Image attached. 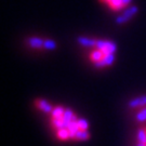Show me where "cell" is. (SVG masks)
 <instances>
[{
  "label": "cell",
  "instance_id": "obj_1",
  "mask_svg": "<svg viewBox=\"0 0 146 146\" xmlns=\"http://www.w3.org/2000/svg\"><path fill=\"white\" fill-rule=\"evenodd\" d=\"M96 49L102 50L105 54H110V53H115L117 50V46L115 42L110 41V40H102V39H96Z\"/></svg>",
  "mask_w": 146,
  "mask_h": 146
},
{
  "label": "cell",
  "instance_id": "obj_2",
  "mask_svg": "<svg viewBox=\"0 0 146 146\" xmlns=\"http://www.w3.org/2000/svg\"><path fill=\"white\" fill-rule=\"evenodd\" d=\"M137 12H139V8H137L136 5H131V7H129L122 14H120V15L116 19V24H118V25L125 24V22L130 21V19H132Z\"/></svg>",
  "mask_w": 146,
  "mask_h": 146
},
{
  "label": "cell",
  "instance_id": "obj_3",
  "mask_svg": "<svg viewBox=\"0 0 146 146\" xmlns=\"http://www.w3.org/2000/svg\"><path fill=\"white\" fill-rule=\"evenodd\" d=\"M34 104L37 110H39L44 114H51L54 110V106L44 99H36L34 101Z\"/></svg>",
  "mask_w": 146,
  "mask_h": 146
},
{
  "label": "cell",
  "instance_id": "obj_4",
  "mask_svg": "<svg viewBox=\"0 0 146 146\" xmlns=\"http://www.w3.org/2000/svg\"><path fill=\"white\" fill-rule=\"evenodd\" d=\"M128 107L131 110H140L142 107H145L146 106V95H140V96H136L131 99L128 102Z\"/></svg>",
  "mask_w": 146,
  "mask_h": 146
},
{
  "label": "cell",
  "instance_id": "obj_5",
  "mask_svg": "<svg viewBox=\"0 0 146 146\" xmlns=\"http://www.w3.org/2000/svg\"><path fill=\"white\" fill-rule=\"evenodd\" d=\"M115 53H110V54H107L106 56H104V58L101 61V62L94 64L96 68H104L107 67V66H110L113 63L115 62Z\"/></svg>",
  "mask_w": 146,
  "mask_h": 146
},
{
  "label": "cell",
  "instance_id": "obj_6",
  "mask_svg": "<svg viewBox=\"0 0 146 146\" xmlns=\"http://www.w3.org/2000/svg\"><path fill=\"white\" fill-rule=\"evenodd\" d=\"M27 44L34 49H43L44 39H42L40 37H29L27 39Z\"/></svg>",
  "mask_w": 146,
  "mask_h": 146
},
{
  "label": "cell",
  "instance_id": "obj_7",
  "mask_svg": "<svg viewBox=\"0 0 146 146\" xmlns=\"http://www.w3.org/2000/svg\"><path fill=\"white\" fill-rule=\"evenodd\" d=\"M102 2H106V5L110 7V9L114 11H120L125 7L123 0H101Z\"/></svg>",
  "mask_w": 146,
  "mask_h": 146
},
{
  "label": "cell",
  "instance_id": "obj_8",
  "mask_svg": "<svg viewBox=\"0 0 146 146\" xmlns=\"http://www.w3.org/2000/svg\"><path fill=\"white\" fill-rule=\"evenodd\" d=\"M107 54H105L102 50H100V49H94L92 52L90 53V55H89V58H90V61L92 63H94V64H96V63L101 62L103 58H104V56H106Z\"/></svg>",
  "mask_w": 146,
  "mask_h": 146
},
{
  "label": "cell",
  "instance_id": "obj_9",
  "mask_svg": "<svg viewBox=\"0 0 146 146\" xmlns=\"http://www.w3.org/2000/svg\"><path fill=\"white\" fill-rule=\"evenodd\" d=\"M77 41H78L80 46L87 48H95V44H96V39L87 38V37H78Z\"/></svg>",
  "mask_w": 146,
  "mask_h": 146
},
{
  "label": "cell",
  "instance_id": "obj_10",
  "mask_svg": "<svg viewBox=\"0 0 146 146\" xmlns=\"http://www.w3.org/2000/svg\"><path fill=\"white\" fill-rule=\"evenodd\" d=\"M90 137H91V134H90V132L89 130H79L77 132V134L75 136V142H87L88 140H90Z\"/></svg>",
  "mask_w": 146,
  "mask_h": 146
},
{
  "label": "cell",
  "instance_id": "obj_11",
  "mask_svg": "<svg viewBox=\"0 0 146 146\" xmlns=\"http://www.w3.org/2000/svg\"><path fill=\"white\" fill-rule=\"evenodd\" d=\"M135 121L137 123H144L146 122V106L139 110L135 115Z\"/></svg>",
  "mask_w": 146,
  "mask_h": 146
},
{
  "label": "cell",
  "instance_id": "obj_12",
  "mask_svg": "<svg viewBox=\"0 0 146 146\" xmlns=\"http://www.w3.org/2000/svg\"><path fill=\"white\" fill-rule=\"evenodd\" d=\"M58 48V43L52 40V39H44V44H43V49L48 50V51H52Z\"/></svg>",
  "mask_w": 146,
  "mask_h": 146
},
{
  "label": "cell",
  "instance_id": "obj_13",
  "mask_svg": "<svg viewBox=\"0 0 146 146\" xmlns=\"http://www.w3.org/2000/svg\"><path fill=\"white\" fill-rule=\"evenodd\" d=\"M136 140H137V143H145L146 144L145 127H143V128H141V129L137 130V133H136Z\"/></svg>",
  "mask_w": 146,
  "mask_h": 146
},
{
  "label": "cell",
  "instance_id": "obj_14",
  "mask_svg": "<svg viewBox=\"0 0 146 146\" xmlns=\"http://www.w3.org/2000/svg\"><path fill=\"white\" fill-rule=\"evenodd\" d=\"M123 1H125V5H129V3L131 2V1H132V0H123Z\"/></svg>",
  "mask_w": 146,
  "mask_h": 146
},
{
  "label": "cell",
  "instance_id": "obj_15",
  "mask_svg": "<svg viewBox=\"0 0 146 146\" xmlns=\"http://www.w3.org/2000/svg\"><path fill=\"white\" fill-rule=\"evenodd\" d=\"M136 146H146V144H145V143H137V144H136Z\"/></svg>",
  "mask_w": 146,
  "mask_h": 146
}]
</instances>
